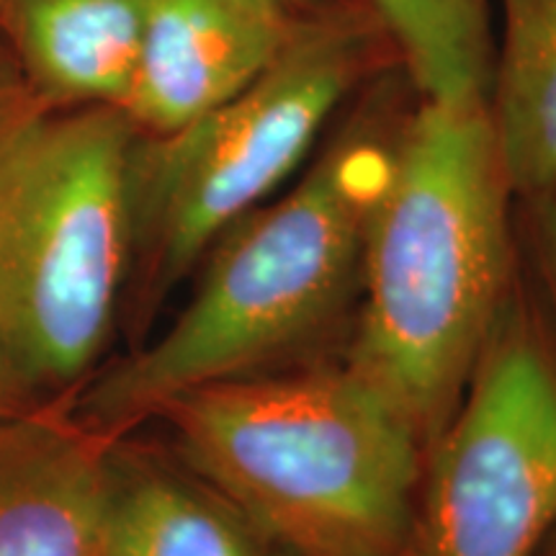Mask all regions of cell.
<instances>
[{
    "instance_id": "9a60e30c",
    "label": "cell",
    "mask_w": 556,
    "mask_h": 556,
    "mask_svg": "<svg viewBox=\"0 0 556 556\" xmlns=\"http://www.w3.org/2000/svg\"><path fill=\"white\" fill-rule=\"evenodd\" d=\"M16 106H18V101L13 99L11 88L5 86L3 80H0V135H3V127H5V122L11 119L13 109H16Z\"/></svg>"
},
{
    "instance_id": "ba28073f",
    "label": "cell",
    "mask_w": 556,
    "mask_h": 556,
    "mask_svg": "<svg viewBox=\"0 0 556 556\" xmlns=\"http://www.w3.org/2000/svg\"><path fill=\"white\" fill-rule=\"evenodd\" d=\"M103 435L47 413L0 422V556H103Z\"/></svg>"
},
{
    "instance_id": "6da1fadb",
    "label": "cell",
    "mask_w": 556,
    "mask_h": 556,
    "mask_svg": "<svg viewBox=\"0 0 556 556\" xmlns=\"http://www.w3.org/2000/svg\"><path fill=\"white\" fill-rule=\"evenodd\" d=\"M413 93L397 62L358 90V109L307 173L212 242L206 274L176 323L83 394L86 430L103 435L160 415L328 328L361 278L366 222Z\"/></svg>"
},
{
    "instance_id": "277c9868",
    "label": "cell",
    "mask_w": 556,
    "mask_h": 556,
    "mask_svg": "<svg viewBox=\"0 0 556 556\" xmlns=\"http://www.w3.org/2000/svg\"><path fill=\"white\" fill-rule=\"evenodd\" d=\"M186 462L296 556H402L420 435L351 368L217 381L170 402Z\"/></svg>"
},
{
    "instance_id": "3957f363",
    "label": "cell",
    "mask_w": 556,
    "mask_h": 556,
    "mask_svg": "<svg viewBox=\"0 0 556 556\" xmlns=\"http://www.w3.org/2000/svg\"><path fill=\"white\" fill-rule=\"evenodd\" d=\"M139 131L116 106L18 103L0 135V400L47 413L114 323L135 250Z\"/></svg>"
},
{
    "instance_id": "2e32d148",
    "label": "cell",
    "mask_w": 556,
    "mask_h": 556,
    "mask_svg": "<svg viewBox=\"0 0 556 556\" xmlns=\"http://www.w3.org/2000/svg\"><path fill=\"white\" fill-rule=\"evenodd\" d=\"M9 415H13V413H11V409H9V407H5V405H3V400H0V422H3V420H5V417H9Z\"/></svg>"
},
{
    "instance_id": "4fadbf2b",
    "label": "cell",
    "mask_w": 556,
    "mask_h": 556,
    "mask_svg": "<svg viewBox=\"0 0 556 556\" xmlns=\"http://www.w3.org/2000/svg\"><path fill=\"white\" fill-rule=\"evenodd\" d=\"M536 208V235H539V250L541 263H544L548 289H552V299L556 307V186L546 193L544 199L533 201Z\"/></svg>"
},
{
    "instance_id": "9c48e42d",
    "label": "cell",
    "mask_w": 556,
    "mask_h": 556,
    "mask_svg": "<svg viewBox=\"0 0 556 556\" xmlns=\"http://www.w3.org/2000/svg\"><path fill=\"white\" fill-rule=\"evenodd\" d=\"M148 0H0V31L54 109H124Z\"/></svg>"
},
{
    "instance_id": "5b68a950",
    "label": "cell",
    "mask_w": 556,
    "mask_h": 556,
    "mask_svg": "<svg viewBox=\"0 0 556 556\" xmlns=\"http://www.w3.org/2000/svg\"><path fill=\"white\" fill-rule=\"evenodd\" d=\"M397 62L364 0L299 18L250 86L168 137L137 139L135 245L170 287L242 214L281 189L374 75Z\"/></svg>"
},
{
    "instance_id": "5bb4252c",
    "label": "cell",
    "mask_w": 556,
    "mask_h": 556,
    "mask_svg": "<svg viewBox=\"0 0 556 556\" xmlns=\"http://www.w3.org/2000/svg\"><path fill=\"white\" fill-rule=\"evenodd\" d=\"M281 3L294 13H299V16H307V13L332 9V5L345 3V0H281Z\"/></svg>"
},
{
    "instance_id": "7a4b0ae2",
    "label": "cell",
    "mask_w": 556,
    "mask_h": 556,
    "mask_svg": "<svg viewBox=\"0 0 556 556\" xmlns=\"http://www.w3.org/2000/svg\"><path fill=\"white\" fill-rule=\"evenodd\" d=\"M513 199L490 106L415 99L366 222L348 368L420 441L446 426L505 309Z\"/></svg>"
},
{
    "instance_id": "52a82bcc",
    "label": "cell",
    "mask_w": 556,
    "mask_h": 556,
    "mask_svg": "<svg viewBox=\"0 0 556 556\" xmlns=\"http://www.w3.org/2000/svg\"><path fill=\"white\" fill-rule=\"evenodd\" d=\"M281 0H148L124 114L168 137L240 93L299 24Z\"/></svg>"
},
{
    "instance_id": "8fae6325",
    "label": "cell",
    "mask_w": 556,
    "mask_h": 556,
    "mask_svg": "<svg viewBox=\"0 0 556 556\" xmlns=\"http://www.w3.org/2000/svg\"><path fill=\"white\" fill-rule=\"evenodd\" d=\"M417 99L490 101L492 0H364Z\"/></svg>"
},
{
    "instance_id": "30bf717a",
    "label": "cell",
    "mask_w": 556,
    "mask_h": 556,
    "mask_svg": "<svg viewBox=\"0 0 556 556\" xmlns=\"http://www.w3.org/2000/svg\"><path fill=\"white\" fill-rule=\"evenodd\" d=\"M490 116L513 193L556 186V0H500Z\"/></svg>"
},
{
    "instance_id": "8992f818",
    "label": "cell",
    "mask_w": 556,
    "mask_h": 556,
    "mask_svg": "<svg viewBox=\"0 0 556 556\" xmlns=\"http://www.w3.org/2000/svg\"><path fill=\"white\" fill-rule=\"evenodd\" d=\"M422 556H531L556 520V353L503 309L441 428Z\"/></svg>"
},
{
    "instance_id": "7c38bea8",
    "label": "cell",
    "mask_w": 556,
    "mask_h": 556,
    "mask_svg": "<svg viewBox=\"0 0 556 556\" xmlns=\"http://www.w3.org/2000/svg\"><path fill=\"white\" fill-rule=\"evenodd\" d=\"M103 556H258L222 507L180 479L109 454Z\"/></svg>"
}]
</instances>
